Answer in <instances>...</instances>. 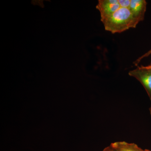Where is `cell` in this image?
Returning <instances> with one entry per match:
<instances>
[{"mask_svg":"<svg viewBox=\"0 0 151 151\" xmlns=\"http://www.w3.org/2000/svg\"><path fill=\"white\" fill-rule=\"evenodd\" d=\"M118 1L121 8L128 9L129 8L131 0H118Z\"/></svg>","mask_w":151,"mask_h":151,"instance_id":"obj_6","label":"cell"},{"mask_svg":"<svg viewBox=\"0 0 151 151\" xmlns=\"http://www.w3.org/2000/svg\"><path fill=\"white\" fill-rule=\"evenodd\" d=\"M150 115H151V104L150 107Z\"/></svg>","mask_w":151,"mask_h":151,"instance_id":"obj_10","label":"cell"},{"mask_svg":"<svg viewBox=\"0 0 151 151\" xmlns=\"http://www.w3.org/2000/svg\"><path fill=\"white\" fill-rule=\"evenodd\" d=\"M147 5L145 0H131L129 9L134 17L139 22L144 20Z\"/></svg>","mask_w":151,"mask_h":151,"instance_id":"obj_4","label":"cell"},{"mask_svg":"<svg viewBox=\"0 0 151 151\" xmlns=\"http://www.w3.org/2000/svg\"><path fill=\"white\" fill-rule=\"evenodd\" d=\"M103 151H117V150L111 145L105 148Z\"/></svg>","mask_w":151,"mask_h":151,"instance_id":"obj_8","label":"cell"},{"mask_svg":"<svg viewBox=\"0 0 151 151\" xmlns=\"http://www.w3.org/2000/svg\"><path fill=\"white\" fill-rule=\"evenodd\" d=\"M120 8L118 0H99L96 6V8L100 12L101 21Z\"/></svg>","mask_w":151,"mask_h":151,"instance_id":"obj_3","label":"cell"},{"mask_svg":"<svg viewBox=\"0 0 151 151\" xmlns=\"http://www.w3.org/2000/svg\"><path fill=\"white\" fill-rule=\"evenodd\" d=\"M111 145L117 151H145L134 143L118 142L112 143Z\"/></svg>","mask_w":151,"mask_h":151,"instance_id":"obj_5","label":"cell"},{"mask_svg":"<svg viewBox=\"0 0 151 151\" xmlns=\"http://www.w3.org/2000/svg\"><path fill=\"white\" fill-rule=\"evenodd\" d=\"M105 30L113 34L124 32L130 28H134L138 21L129 9L120 8L119 9L101 21Z\"/></svg>","mask_w":151,"mask_h":151,"instance_id":"obj_1","label":"cell"},{"mask_svg":"<svg viewBox=\"0 0 151 151\" xmlns=\"http://www.w3.org/2000/svg\"><path fill=\"white\" fill-rule=\"evenodd\" d=\"M145 151H151L149 150H145Z\"/></svg>","mask_w":151,"mask_h":151,"instance_id":"obj_11","label":"cell"},{"mask_svg":"<svg viewBox=\"0 0 151 151\" xmlns=\"http://www.w3.org/2000/svg\"><path fill=\"white\" fill-rule=\"evenodd\" d=\"M129 74L140 82L145 89L151 101V69L139 67L130 71Z\"/></svg>","mask_w":151,"mask_h":151,"instance_id":"obj_2","label":"cell"},{"mask_svg":"<svg viewBox=\"0 0 151 151\" xmlns=\"http://www.w3.org/2000/svg\"><path fill=\"white\" fill-rule=\"evenodd\" d=\"M151 54V49L150 51L148 52H146V53H145V54L143 55H142L141 57H140L139 59L137 60L136 61L134 62V63L135 65H137V64H139V63L140 62V61L142 60V59H143L144 58L147 57H148Z\"/></svg>","mask_w":151,"mask_h":151,"instance_id":"obj_7","label":"cell"},{"mask_svg":"<svg viewBox=\"0 0 151 151\" xmlns=\"http://www.w3.org/2000/svg\"><path fill=\"white\" fill-rule=\"evenodd\" d=\"M140 67L142 68H145V69H151V65L146 66H141Z\"/></svg>","mask_w":151,"mask_h":151,"instance_id":"obj_9","label":"cell"}]
</instances>
